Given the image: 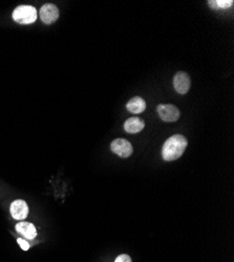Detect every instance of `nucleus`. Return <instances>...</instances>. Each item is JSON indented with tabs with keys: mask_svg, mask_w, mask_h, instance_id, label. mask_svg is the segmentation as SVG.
I'll return each instance as SVG.
<instances>
[{
	"mask_svg": "<svg viewBox=\"0 0 234 262\" xmlns=\"http://www.w3.org/2000/svg\"><path fill=\"white\" fill-rule=\"evenodd\" d=\"M188 145L187 139L184 135L176 134L166 139L162 148V157L166 162H171L180 158Z\"/></svg>",
	"mask_w": 234,
	"mask_h": 262,
	"instance_id": "obj_1",
	"label": "nucleus"
},
{
	"mask_svg": "<svg viewBox=\"0 0 234 262\" xmlns=\"http://www.w3.org/2000/svg\"><path fill=\"white\" fill-rule=\"evenodd\" d=\"M14 21L20 24H30L37 20V11L32 5H20L13 12Z\"/></svg>",
	"mask_w": 234,
	"mask_h": 262,
	"instance_id": "obj_2",
	"label": "nucleus"
},
{
	"mask_svg": "<svg viewBox=\"0 0 234 262\" xmlns=\"http://www.w3.org/2000/svg\"><path fill=\"white\" fill-rule=\"evenodd\" d=\"M157 112L160 119L167 123L177 122L181 117V113L178 107L172 104H160L157 107Z\"/></svg>",
	"mask_w": 234,
	"mask_h": 262,
	"instance_id": "obj_3",
	"label": "nucleus"
},
{
	"mask_svg": "<svg viewBox=\"0 0 234 262\" xmlns=\"http://www.w3.org/2000/svg\"><path fill=\"white\" fill-rule=\"evenodd\" d=\"M110 149L115 154L120 157H129L132 152H134V148L130 142H128L125 138H116L110 144Z\"/></svg>",
	"mask_w": 234,
	"mask_h": 262,
	"instance_id": "obj_4",
	"label": "nucleus"
},
{
	"mask_svg": "<svg viewBox=\"0 0 234 262\" xmlns=\"http://www.w3.org/2000/svg\"><path fill=\"white\" fill-rule=\"evenodd\" d=\"M191 86V80L187 73L179 72L174 78V87L180 95H186Z\"/></svg>",
	"mask_w": 234,
	"mask_h": 262,
	"instance_id": "obj_5",
	"label": "nucleus"
},
{
	"mask_svg": "<svg viewBox=\"0 0 234 262\" xmlns=\"http://www.w3.org/2000/svg\"><path fill=\"white\" fill-rule=\"evenodd\" d=\"M40 18L45 24H52L59 18V9L53 3L44 4L40 9Z\"/></svg>",
	"mask_w": 234,
	"mask_h": 262,
	"instance_id": "obj_6",
	"label": "nucleus"
},
{
	"mask_svg": "<svg viewBox=\"0 0 234 262\" xmlns=\"http://www.w3.org/2000/svg\"><path fill=\"white\" fill-rule=\"evenodd\" d=\"M9 212L14 219L16 220H23L28 215V207L24 200L18 199L12 203L11 208H9Z\"/></svg>",
	"mask_w": 234,
	"mask_h": 262,
	"instance_id": "obj_7",
	"label": "nucleus"
},
{
	"mask_svg": "<svg viewBox=\"0 0 234 262\" xmlns=\"http://www.w3.org/2000/svg\"><path fill=\"white\" fill-rule=\"evenodd\" d=\"M144 127H145L144 121L138 117L129 118L124 123V130L127 133H131V134L141 132V131L144 129Z\"/></svg>",
	"mask_w": 234,
	"mask_h": 262,
	"instance_id": "obj_8",
	"label": "nucleus"
},
{
	"mask_svg": "<svg viewBox=\"0 0 234 262\" xmlns=\"http://www.w3.org/2000/svg\"><path fill=\"white\" fill-rule=\"evenodd\" d=\"M126 108L129 113L138 115L143 113L146 109V102L141 97H135L128 101Z\"/></svg>",
	"mask_w": 234,
	"mask_h": 262,
	"instance_id": "obj_9",
	"label": "nucleus"
},
{
	"mask_svg": "<svg viewBox=\"0 0 234 262\" xmlns=\"http://www.w3.org/2000/svg\"><path fill=\"white\" fill-rule=\"evenodd\" d=\"M16 231L27 239H34L37 236L35 226L29 223H24V221H21V223L16 225Z\"/></svg>",
	"mask_w": 234,
	"mask_h": 262,
	"instance_id": "obj_10",
	"label": "nucleus"
},
{
	"mask_svg": "<svg viewBox=\"0 0 234 262\" xmlns=\"http://www.w3.org/2000/svg\"><path fill=\"white\" fill-rule=\"evenodd\" d=\"M233 0H216V4L218 9H226L233 5Z\"/></svg>",
	"mask_w": 234,
	"mask_h": 262,
	"instance_id": "obj_11",
	"label": "nucleus"
},
{
	"mask_svg": "<svg viewBox=\"0 0 234 262\" xmlns=\"http://www.w3.org/2000/svg\"><path fill=\"white\" fill-rule=\"evenodd\" d=\"M115 262H132V261H131V258L128 255L123 254V255H119Z\"/></svg>",
	"mask_w": 234,
	"mask_h": 262,
	"instance_id": "obj_12",
	"label": "nucleus"
},
{
	"mask_svg": "<svg viewBox=\"0 0 234 262\" xmlns=\"http://www.w3.org/2000/svg\"><path fill=\"white\" fill-rule=\"evenodd\" d=\"M17 243L19 244L20 247H21V249H22L23 251H27V250L29 249V245L26 243V240H23V239H21V238H18V239H17Z\"/></svg>",
	"mask_w": 234,
	"mask_h": 262,
	"instance_id": "obj_13",
	"label": "nucleus"
}]
</instances>
